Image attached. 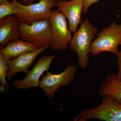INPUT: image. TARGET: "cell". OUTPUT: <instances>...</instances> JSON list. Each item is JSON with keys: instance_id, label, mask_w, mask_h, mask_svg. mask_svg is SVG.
Instances as JSON below:
<instances>
[{"instance_id": "obj_16", "label": "cell", "mask_w": 121, "mask_h": 121, "mask_svg": "<svg viewBox=\"0 0 121 121\" xmlns=\"http://www.w3.org/2000/svg\"><path fill=\"white\" fill-rule=\"evenodd\" d=\"M117 65L118 68V73L116 74V78L117 79L121 81V49L117 54Z\"/></svg>"}, {"instance_id": "obj_2", "label": "cell", "mask_w": 121, "mask_h": 121, "mask_svg": "<svg viewBox=\"0 0 121 121\" xmlns=\"http://www.w3.org/2000/svg\"><path fill=\"white\" fill-rule=\"evenodd\" d=\"M19 32L21 39L38 48L50 47L52 42L50 19L35 21L29 24L20 22Z\"/></svg>"}, {"instance_id": "obj_15", "label": "cell", "mask_w": 121, "mask_h": 121, "mask_svg": "<svg viewBox=\"0 0 121 121\" xmlns=\"http://www.w3.org/2000/svg\"><path fill=\"white\" fill-rule=\"evenodd\" d=\"M19 13L13 1L8 4L0 5V19L8 16Z\"/></svg>"}, {"instance_id": "obj_8", "label": "cell", "mask_w": 121, "mask_h": 121, "mask_svg": "<svg viewBox=\"0 0 121 121\" xmlns=\"http://www.w3.org/2000/svg\"><path fill=\"white\" fill-rule=\"evenodd\" d=\"M57 55H43L30 71L26 74V77L20 80H16L12 82V85L17 89L28 90L39 86L40 78L44 72L48 71L51 64Z\"/></svg>"}, {"instance_id": "obj_14", "label": "cell", "mask_w": 121, "mask_h": 121, "mask_svg": "<svg viewBox=\"0 0 121 121\" xmlns=\"http://www.w3.org/2000/svg\"><path fill=\"white\" fill-rule=\"evenodd\" d=\"M9 70V65L7 60L0 54V91L2 93H4L5 91L8 92L9 91V86L6 80Z\"/></svg>"}, {"instance_id": "obj_3", "label": "cell", "mask_w": 121, "mask_h": 121, "mask_svg": "<svg viewBox=\"0 0 121 121\" xmlns=\"http://www.w3.org/2000/svg\"><path fill=\"white\" fill-rule=\"evenodd\" d=\"M121 44V24L116 22L111 23L107 28H103L91 43L90 52L97 56L100 52H108L117 55L118 47Z\"/></svg>"}, {"instance_id": "obj_13", "label": "cell", "mask_w": 121, "mask_h": 121, "mask_svg": "<svg viewBox=\"0 0 121 121\" xmlns=\"http://www.w3.org/2000/svg\"><path fill=\"white\" fill-rule=\"evenodd\" d=\"M99 93L101 96L108 95L121 104V81L117 79L116 74H108L101 83Z\"/></svg>"}, {"instance_id": "obj_6", "label": "cell", "mask_w": 121, "mask_h": 121, "mask_svg": "<svg viewBox=\"0 0 121 121\" xmlns=\"http://www.w3.org/2000/svg\"><path fill=\"white\" fill-rule=\"evenodd\" d=\"M101 105L95 108L86 109L79 114L85 120L98 119L101 121H121V104L108 95L103 96Z\"/></svg>"}, {"instance_id": "obj_20", "label": "cell", "mask_w": 121, "mask_h": 121, "mask_svg": "<svg viewBox=\"0 0 121 121\" xmlns=\"http://www.w3.org/2000/svg\"></svg>"}, {"instance_id": "obj_18", "label": "cell", "mask_w": 121, "mask_h": 121, "mask_svg": "<svg viewBox=\"0 0 121 121\" xmlns=\"http://www.w3.org/2000/svg\"><path fill=\"white\" fill-rule=\"evenodd\" d=\"M21 3L25 5H28L34 3L35 0H20Z\"/></svg>"}, {"instance_id": "obj_9", "label": "cell", "mask_w": 121, "mask_h": 121, "mask_svg": "<svg viewBox=\"0 0 121 121\" xmlns=\"http://www.w3.org/2000/svg\"><path fill=\"white\" fill-rule=\"evenodd\" d=\"M56 7V11L62 13L68 20L69 29L75 33L82 22L81 17L83 8L82 0H58Z\"/></svg>"}, {"instance_id": "obj_7", "label": "cell", "mask_w": 121, "mask_h": 121, "mask_svg": "<svg viewBox=\"0 0 121 121\" xmlns=\"http://www.w3.org/2000/svg\"><path fill=\"white\" fill-rule=\"evenodd\" d=\"M76 70L75 65H70L60 73L54 74L48 71L43 75L39 87L48 99H52L60 87L67 86L74 80Z\"/></svg>"}, {"instance_id": "obj_5", "label": "cell", "mask_w": 121, "mask_h": 121, "mask_svg": "<svg viewBox=\"0 0 121 121\" xmlns=\"http://www.w3.org/2000/svg\"><path fill=\"white\" fill-rule=\"evenodd\" d=\"M50 20L52 38L51 49L65 51L72 38L66 17L62 13L54 10L51 11Z\"/></svg>"}, {"instance_id": "obj_19", "label": "cell", "mask_w": 121, "mask_h": 121, "mask_svg": "<svg viewBox=\"0 0 121 121\" xmlns=\"http://www.w3.org/2000/svg\"><path fill=\"white\" fill-rule=\"evenodd\" d=\"M11 2H9L8 0H0V5L9 4Z\"/></svg>"}, {"instance_id": "obj_12", "label": "cell", "mask_w": 121, "mask_h": 121, "mask_svg": "<svg viewBox=\"0 0 121 121\" xmlns=\"http://www.w3.org/2000/svg\"><path fill=\"white\" fill-rule=\"evenodd\" d=\"M38 47L23 40L11 41L0 50V54L7 61L16 58L21 54L32 51Z\"/></svg>"}, {"instance_id": "obj_10", "label": "cell", "mask_w": 121, "mask_h": 121, "mask_svg": "<svg viewBox=\"0 0 121 121\" xmlns=\"http://www.w3.org/2000/svg\"><path fill=\"white\" fill-rule=\"evenodd\" d=\"M50 47L49 45L43 46L32 51L21 54L17 57L7 61L9 66L7 74V79L11 80L13 76L18 72H24L27 74L29 71L28 70L29 68L32 65L36 58Z\"/></svg>"}, {"instance_id": "obj_11", "label": "cell", "mask_w": 121, "mask_h": 121, "mask_svg": "<svg viewBox=\"0 0 121 121\" xmlns=\"http://www.w3.org/2000/svg\"><path fill=\"white\" fill-rule=\"evenodd\" d=\"M20 21L11 15L0 19V48L4 47L9 42L21 39L19 32Z\"/></svg>"}, {"instance_id": "obj_17", "label": "cell", "mask_w": 121, "mask_h": 121, "mask_svg": "<svg viewBox=\"0 0 121 121\" xmlns=\"http://www.w3.org/2000/svg\"><path fill=\"white\" fill-rule=\"evenodd\" d=\"M83 3V8L82 11L83 14L86 13L89 8L93 4L99 1V0H82Z\"/></svg>"}, {"instance_id": "obj_1", "label": "cell", "mask_w": 121, "mask_h": 121, "mask_svg": "<svg viewBox=\"0 0 121 121\" xmlns=\"http://www.w3.org/2000/svg\"><path fill=\"white\" fill-rule=\"evenodd\" d=\"M97 32V28L86 19L80 24L70 42V49L78 55V64L81 69H86L88 66L91 44Z\"/></svg>"}, {"instance_id": "obj_4", "label": "cell", "mask_w": 121, "mask_h": 121, "mask_svg": "<svg viewBox=\"0 0 121 121\" xmlns=\"http://www.w3.org/2000/svg\"><path fill=\"white\" fill-rule=\"evenodd\" d=\"M58 0H40L37 3L25 5L13 0L19 13L14 15L20 22L30 24L35 21L50 19L51 9L56 7Z\"/></svg>"}]
</instances>
